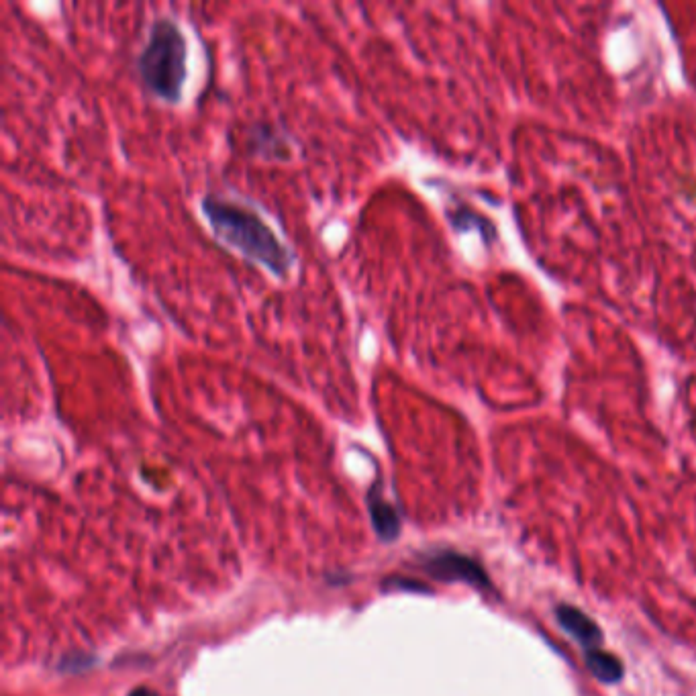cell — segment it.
Returning <instances> with one entry per match:
<instances>
[{"mask_svg": "<svg viewBox=\"0 0 696 696\" xmlns=\"http://www.w3.org/2000/svg\"><path fill=\"white\" fill-rule=\"evenodd\" d=\"M137 74L143 88L158 101L180 103L188 78V43L174 19L158 17L149 25L145 45L137 56Z\"/></svg>", "mask_w": 696, "mask_h": 696, "instance_id": "obj_2", "label": "cell"}, {"mask_svg": "<svg viewBox=\"0 0 696 696\" xmlns=\"http://www.w3.org/2000/svg\"><path fill=\"white\" fill-rule=\"evenodd\" d=\"M245 149L262 160H288L292 156L290 141L282 131L268 123H256L245 131Z\"/></svg>", "mask_w": 696, "mask_h": 696, "instance_id": "obj_4", "label": "cell"}, {"mask_svg": "<svg viewBox=\"0 0 696 696\" xmlns=\"http://www.w3.org/2000/svg\"><path fill=\"white\" fill-rule=\"evenodd\" d=\"M586 666L601 682L613 684L623 678V664L619 662V658L601 648L586 650Z\"/></svg>", "mask_w": 696, "mask_h": 696, "instance_id": "obj_6", "label": "cell"}, {"mask_svg": "<svg viewBox=\"0 0 696 696\" xmlns=\"http://www.w3.org/2000/svg\"><path fill=\"white\" fill-rule=\"evenodd\" d=\"M201 211L215 237L250 262L266 268L276 278H288L294 254L260 213L219 194H207Z\"/></svg>", "mask_w": 696, "mask_h": 696, "instance_id": "obj_1", "label": "cell"}, {"mask_svg": "<svg viewBox=\"0 0 696 696\" xmlns=\"http://www.w3.org/2000/svg\"><path fill=\"white\" fill-rule=\"evenodd\" d=\"M427 570L441 580H450V582L460 580L478 588L488 586V576L484 574V570L470 558L454 554V552H443V554L431 556L427 562Z\"/></svg>", "mask_w": 696, "mask_h": 696, "instance_id": "obj_3", "label": "cell"}, {"mask_svg": "<svg viewBox=\"0 0 696 696\" xmlns=\"http://www.w3.org/2000/svg\"><path fill=\"white\" fill-rule=\"evenodd\" d=\"M131 696H156L154 692H149V690H145V688H139V690H135Z\"/></svg>", "mask_w": 696, "mask_h": 696, "instance_id": "obj_8", "label": "cell"}, {"mask_svg": "<svg viewBox=\"0 0 696 696\" xmlns=\"http://www.w3.org/2000/svg\"><path fill=\"white\" fill-rule=\"evenodd\" d=\"M372 515H374V525L376 529L386 537H394L396 531H399V517H396L394 509L390 505H386L384 501L376 499L372 503Z\"/></svg>", "mask_w": 696, "mask_h": 696, "instance_id": "obj_7", "label": "cell"}, {"mask_svg": "<svg viewBox=\"0 0 696 696\" xmlns=\"http://www.w3.org/2000/svg\"><path fill=\"white\" fill-rule=\"evenodd\" d=\"M556 617L560 621V625L570 633L574 635L586 650H592V648H599V643H601V629L599 625H596L588 615H584L582 611L570 607V605H560L556 609Z\"/></svg>", "mask_w": 696, "mask_h": 696, "instance_id": "obj_5", "label": "cell"}]
</instances>
